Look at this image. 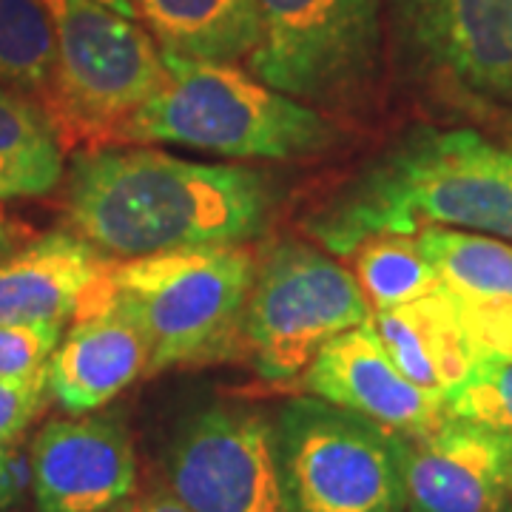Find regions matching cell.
I'll return each mask as SVG.
<instances>
[{
  "label": "cell",
  "mask_w": 512,
  "mask_h": 512,
  "mask_svg": "<svg viewBox=\"0 0 512 512\" xmlns=\"http://www.w3.org/2000/svg\"><path fill=\"white\" fill-rule=\"evenodd\" d=\"M274 202L254 168L191 163L157 148H86L66 185L74 234L114 262L248 242L268 228Z\"/></svg>",
  "instance_id": "1"
},
{
  "label": "cell",
  "mask_w": 512,
  "mask_h": 512,
  "mask_svg": "<svg viewBox=\"0 0 512 512\" xmlns=\"http://www.w3.org/2000/svg\"><path fill=\"white\" fill-rule=\"evenodd\" d=\"M305 228L328 251L376 234L458 228L512 242V148L473 128H421L353 177Z\"/></svg>",
  "instance_id": "2"
},
{
  "label": "cell",
  "mask_w": 512,
  "mask_h": 512,
  "mask_svg": "<svg viewBox=\"0 0 512 512\" xmlns=\"http://www.w3.org/2000/svg\"><path fill=\"white\" fill-rule=\"evenodd\" d=\"M160 55L163 89L131 114L117 143L191 146L231 160H296L333 143V128L313 106L234 63Z\"/></svg>",
  "instance_id": "3"
},
{
  "label": "cell",
  "mask_w": 512,
  "mask_h": 512,
  "mask_svg": "<svg viewBox=\"0 0 512 512\" xmlns=\"http://www.w3.org/2000/svg\"><path fill=\"white\" fill-rule=\"evenodd\" d=\"M254 276L256 254L245 242L194 245L114 262L111 299L143 330L148 373H160L214 359L237 342Z\"/></svg>",
  "instance_id": "4"
},
{
  "label": "cell",
  "mask_w": 512,
  "mask_h": 512,
  "mask_svg": "<svg viewBox=\"0 0 512 512\" xmlns=\"http://www.w3.org/2000/svg\"><path fill=\"white\" fill-rule=\"evenodd\" d=\"M57 46L46 114L60 140L114 146L120 128L163 89L160 46L137 20L97 0H40Z\"/></svg>",
  "instance_id": "5"
},
{
  "label": "cell",
  "mask_w": 512,
  "mask_h": 512,
  "mask_svg": "<svg viewBox=\"0 0 512 512\" xmlns=\"http://www.w3.org/2000/svg\"><path fill=\"white\" fill-rule=\"evenodd\" d=\"M370 313L353 271L305 242L285 239L256 262L239 336L256 373L285 384L302 376L330 339L367 322Z\"/></svg>",
  "instance_id": "6"
},
{
  "label": "cell",
  "mask_w": 512,
  "mask_h": 512,
  "mask_svg": "<svg viewBox=\"0 0 512 512\" xmlns=\"http://www.w3.org/2000/svg\"><path fill=\"white\" fill-rule=\"evenodd\" d=\"M285 512H404L390 430L316 396L274 421Z\"/></svg>",
  "instance_id": "7"
},
{
  "label": "cell",
  "mask_w": 512,
  "mask_h": 512,
  "mask_svg": "<svg viewBox=\"0 0 512 512\" xmlns=\"http://www.w3.org/2000/svg\"><path fill=\"white\" fill-rule=\"evenodd\" d=\"M259 40L248 69L302 103L339 106L379 72L384 0H254Z\"/></svg>",
  "instance_id": "8"
},
{
  "label": "cell",
  "mask_w": 512,
  "mask_h": 512,
  "mask_svg": "<svg viewBox=\"0 0 512 512\" xmlns=\"http://www.w3.org/2000/svg\"><path fill=\"white\" fill-rule=\"evenodd\" d=\"M393 49L444 100L512 114V0H384Z\"/></svg>",
  "instance_id": "9"
},
{
  "label": "cell",
  "mask_w": 512,
  "mask_h": 512,
  "mask_svg": "<svg viewBox=\"0 0 512 512\" xmlns=\"http://www.w3.org/2000/svg\"><path fill=\"white\" fill-rule=\"evenodd\" d=\"M171 493L194 512H285L274 421L211 404L177 430L165 458Z\"/></svg>",
  "instance_id": "10"
},
{
  "label": "cell",
  "mask_w": 512,
  "mask_h": 512,
  "mask_svg": "<svg viewBox=\"0 0 512 512\" xmlns=\"http://www.w3.org/2000/svg\"><path fill=\"white\" fill-rule=\"evenodd\" d=\"M404 512H512V439L447 416L439 427L390 433Z\"/></svg>",
  "instance_id": "11"
},
{
  "label": "cell",
  "mask_w": 512,
  "mask_h": 512,
  "mask_svg": "<svg viewBox=\"0 0 512 512\" xmlns=\"http://www.w3.org/2000/svg\"><path fill=\"white\" fill-rule=\"evenodd\" d=\"M29 464L40 512H111L137 493V453L120 416L43 424Z\"/></svg>",
  "instance_id": "12"
},
{
  "label": "cell",
  "mask_w": 512,
  "mask_h": 512,
  "mask_svg": "<svg viewBox=\"0 0 512 512\" xmlns=\"http://www.w3.org/2000/svg\"><path fill=\"white\" fill-rule=\"evenodd\" d=\"M305 390L379 424L390 433L419 436L447 419V404L404 376L387 356L373 319L339 333L302 373Z\"/></svg>",
  "instance_id": "13"
},
{
  "label": "cell",
  "mask_w": 512,
  "mask_h": 512,
  "mask_svg": "<svg viewBox=\"0 0 512 512\" xmlns=\"http://www.w3.org/2000/svg\"><path fill=\"white\" fill-rule=\"evenodd\" d=\"M114 259L72 231L0 256V322H77L111 302Z\"/></svg>",
  "instance_id": "14"
},
{
  "label": "cell",
  "mask_w": 512,
  "mask_h": 512,
  "mask_svg": "<svg viewBox=\"0 0 512 512\" xmlns=\"http://www.w3.org/2000/svg\"><path fill=\"white\" fill-rule=\"evenodd\" d=\"M416 239L436 268L476 359L512 353L510 242L458 228H421Z\"/></svg>",
  "instance_id": "15"
},
{
  "label": "cell",
  "mask_w": 512,
  "mask_h": 512,
  "mask_svg": "<svg viewBox=\"0 0 512 512\" xmlns=\"http://www.w3.org/2000/svg\"><path fill=\"white\" fill-rule=\"evenodd\" d=\"M148 365L143 330L111 299L63 333L49 362V393L69 416L94 413L148 373Z\"/></svg>",
  "instance_id": "16"
},
{
  "label": "cell",
  "mask_w": 512,
  "mask_h": 512,
  "mask_svg": "<svg viewBox=\"0 0 512 512\" xmlns=\"http://www.w3.org/2000/svg\"><path fill=\"white\" fill-rule=\"evenodd\" d=\"M387 356L410 382L447 396L476 362L447 293L436 291L399 308L370 313Z\"/></svg>",
  "instance_id": "17"
},
{
  "label": "cell",
  "mask_w": 512,
  "mask_h": 512,
  "mask_svg": "<svg viewBox=\"0 0 512 512\" xmlns=\"http://www.w3.org/2000/svg\"><path fill=\"white\" fill-rule=\"evenodd\" d=\"M131 6L168 55L248 63L259 40L254 0H131Z\"/></svg>",
  "instance_id": "18"
},
{
  "label": "cell",
  "mask_w": 512,
  "mask_h": 512,
  "mask_svg": "<svg viewBox=\"0 0 512 512\" xmlns=\"http://www.w3.org/2000/svg\"><path fill=\"white\" fill-rule=\"evenodd\" d=\"M63 177V140L49 114L0 83V200H35Z\"/></svg>",
  "instance_id": "19"
},
{
  "label": "cell",
  "mask_w": 512,
  "mask_h": 512,
  "mask_svg": "<svg viewBox=\"0 0 512 512\" xmlns=\"http://www.w3.org/2000/svg\"><path fill=\"white\" fill-rule=\"evenodd\" d=\"M57 46L40 0H0V83L35 97L46 111L52 97Z\"/></svg>",
  "instance_id": "20"
},
{
  "label": "cell",
  "mask_w": 512,
  "mask_h": 512,
  "mask_svg": "<svg viewBox=\"0 0 512 512\" xmlns=\"http://www.w3.org/2000/svg\"><path fill=\"white\" fill-rule=\"evenodd\" d=\"M353 276L362 285L370 311L399 308L441 291L439 274L421 251L419 239L407 234H376L353 251Z\"/></svg>",
  "instance_id": "21"
},
{
  "label": "cell",
  "mask_w": 512,
  "mask_h": 512,
  "mask_svg": "<svg viewBox=\"0 0 512 512\" xmlns=\"http://www.w3.org/2000/svg\"><path fill=\"white\" fill-rule=\"evenodd\" d=\"M447 413L512 439V353L481 356L447 396Z\"/></svg>",
  "instance_id": "22"
},
{
  "label": "cell",
  "mask_w": 512,
  "mask_h": 512,
  "mask_svg": "<svg viewBox=\"0 0 512 512\" xmlns=\"http://www.w3.org/2000/svg\"><path fill=\"white\" fill-rule=\"evenodd\" d=\"M63 322H0V379H32L49 370Z\"/></svg>",
  "instance_id": "23"
},
{
  "label": "cell",
  "mask_w": 512,
  "mask_h": 512,
  "mask_svg": "<svg viewBox=\"0 0 512 512\" xmlns=\"http://www.w3.org/2000/svg\"><path fill=\"white\" fill-rule=\"evenodd\" d=\"M49 399V370L32 379H0V444L12 447L43 416Z\"/></svg>",
  "instance_id": "24"
},
{
  "label": "cell",
  "mask_w": 512,
  "mask_h": 512,
  "mask_svg": "<svg viewBox=\"0 0 512 512\" xmlns=\"http://www.w3.org/2000/svg\"><path fill=\"white\" fill-rule=\"evenodd\" d=\"M23 495V473L20 458L12 447L0 444V512H9L20 504Z\"/></svg>",
  "instance_id": "25"
},
{
  "label": "cell",
  "mask_w": 512,
  "mask_h": 512,
  "mask_svg": "<svg viewBox=\"0 0 512 512\" xmlns=\"http://www.w3.org/2000/svg\"><path fill=\"white\" fill-rule=\"evenodd\" d=\"M111 512H194L185 507L183 501L174 493H148V495H131L120 507Z\"/></svg>",
  "instance_id": "26"
},
{
  "label": "cell",
  "mask_w": 512,
  "mask_h": 512,
  "mask_svg": "<svg viewBox=\"0 0 512 512\" xmlns=\"http://www.w3.org/2000/svg\"><path fill=\"white\" fill-rule=\"evenodd\" d=\"M23 234L26 231L0 205V256H9L12 251H18V245L23 242Z\"/></svg>",
  "instance_id": "27"
},
{
  "label": "cell",
  "mask_w": 512,
  "mask_h": 512,
  "mask_svg": "<svg viewBox=\"0 0 512 512\" xmlns=\"http://www.w3.org/2000/svg\"><path fill=\"white\" fill-rule=\"evenodd\" d=\"M97 3H103L106 9L117 12V15H123V18L137 20V15H134V6H131V0H97Z\"/></svg>",
  "instance_id": "28"
}]
</instances>
